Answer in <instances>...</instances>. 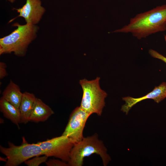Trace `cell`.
I'll use <instances>...</instances> for the list:
<instances>
[{"label": "cell", "mask_w": 166, "mask_h": 166, "mask_svg": "<svg viewBox=\"0 0 166 166\" xmlns=\"http://www.w3.org/2000/svg\"><path fill=\"white\" fill-rule=\"evenodd\" d=\"M0 110L4 117L10 120L19 128L21 117L18 108L2 97L0 100Z\"/></svg>", "instance_id": "4fadbf2b"}, {"label": "cell", "mask_w": 166, "mask_h": 166, "mask_svg": "<svg viewBox=\"0 0 166 166\" xmlns=\"http://www.w3.org/2000/svg\"><path fill=\"white\" fill-rule=\"evenodd\" d=\"M19 14L10 20L11 22L18 17L23 18L26 24L37 25L42 19L45 12V8L42 6L41 0H26L25 4L21 7L13 8Z\"/></svg>", "instance_id": "ba28073f"}, {"label": "cell", "mask_w": 166, "mask_h": 166, "mask_svg": "<svg viewBox=\"0 0 166 166\" xmlns=\"http://www.w3.org/2000/svg\"><path fill=\"white\" fill-rule=\"evenodd\" d=\"M100 79L97 77L92 80L84 79L79 81L83 91L80 107L91 115L96 113L99 116L102 114L105 105V99L107 96L100 87Z\"/></svg>", "instance_id": "277c9868"}, {"label": "cell", "mask_w": 166, "mask_h": 166, "mask_svg": "<svg viewBox=\"0 0 166 166\" xmlns=\"http://www.w3.org/2000/svg\"><path fill=\"white\" fill-rule=\"evenodd\" d=\"M23 93L19 86L11 80L3 91L2 97L19 108Z\"/></svg>", "instance_id": "7c38bea8"}, {"label": "cell", "mask_w": 166, "mask_h": 166, "mask_svg": "<svg viewBox=\"0 0 166 166\" xmlns=\"http://www.w3.org/2000/svg\"><path fill=\"white\" fill-rule=\"evenodd\" d=\"M21 145L17 146L9 142V147L0 146V151L6 157V166H17L34 157L45 155L37 143L29 144L24 137Z\"/></svg>", "instance_id": "5b68a950"}, {"label": "cell", "mask_w": 166, "mask_h": 166, "mask_svg": "<svg viewBox=\"0 0 166 166\" xmlns=\"http://www.w3.org/2000/svg\"><path fill=\"white\" fill-rule=\"evenodd\" d=\"M6 63L2 62H0V78L2 79L7 76Z\"/></svg>", "instance_id": "e0dca14e"}, {"label": "cell", "mask_w": 166, "mask_h": 166, "mask_svg": "<svg viewBox=\"0 0 166 166\" xmlns=\"http://www.w3.org/2000/svg\"><path fill=\"white\" fill-rule=\"evenodd\" d=\"M164 38H165V41L166 42V35L165 36Z\"/></svg>", "instance_id": "d6986e66"}, {"label": "cell", "mask_w": 166, "mask_h": 166, "mask_svg": "<svg viewBox=\"0 0 166 166\" xmlns=\"http://www.w3.org/2000/svg\"><path fill=\"white\" fill-rule=\"evenodd\" d=\"M48 157L45 155L42 156H36L32 159L26 160L24 162L28 166H38L42 163L45 162Z\"/></svg>", "instance_id": "5bb4252c"}, {"label": "cell", "mask_w": 166, "mask_h": 166, "mask_svg": "<svg viewBox=\"0 0 166 166\" xmlns=\"http://www.w3.org/2000/svg\"><path fill=\"white\" fill-rule=\"evenodd\" d=\"M8 2L12 3H14L16 1V0H6Z\"/></svg>", "instance_id": "ac0fdd59"}, {"label": "cell", "mask_w": 166, "mask_h": 166, "mask_svg": "<svg viewBox=\"0 0 166 166\" xmlns=\"http://www.w3.org/2000/svg\"><path fill=\"white\" fill-rule=\"evenodd\" d=\"M12 25L17 28L0 39V55L13 53L16 56L24 57L29 45L36 38L39 28L37 25L18 22Z\"/></svg>", "instance_id": "7a4b0ae2"}, {"label": "cell", "mask_w": 166, "mask_h": 166, "mask_svg": "<svg viewBox=\"0 0 166 166\" xmlns=\"http://www.w3.org/2000/svg\"><path fill=\"white\" fill-rule=\"evenodd\" d=\"M54 113L52 109L41 99L36 98L30 121L38 123L46 121Z\"/></svg>", "instance_id": "30bf717a"}, {"label": "cell", "mask_w": 166, "mask_h": 166, "mask_svg": "<svg viewBox=\"0 0 166 166\" xmlns=\"http://www.w3.org/2000/svg\"><path fill=\"white\" fill-rule=\"evenodd\" d=\"M67 162L62 160L56 159H50L45 162L46 164L48 166H69Z\"/></svg>", "instance_id": "9a60e30c"}, {"label": "cell", "mask_w": 166, "mask_h": 166, "mask_svg": "<svg viewBox=\"0 0 166 166\" xmlns=\"http://www.w3.org/2000/svg\"><path fill=\"white\" fill-rule=\"evenodd\" d=\"M91 114L80 106L76 107L71 113L62 135L70 138L74 144L84 138L83 132L86 121Z\"/></svg>", "instance_id": "52a82bcc"}, {"label": "cell", "mask_w": 166, "mask_h": 166, "mask_svg": "<svg viewBox=\"0 0 166 166\" xmlns=\"http://www.w3.org/2000/svg\"><path fill=\"white\" fill-rule=\"evenodd\" d=\"M149 52L152 57L160 59L166 63V57L153 50L150 49Z\"/></svg>", "instance_id": "2e32d148"}, {"label": "cell", "mask_w": 166, "mask_h": 166, "mask_svg": "<svg viewBox=\"0 0 166 166\" xmlns=\"http://www.w3.org/2000/svg\"><path fill=\"white\" fill-rule=\"evenodd\" d=\"M48 157L53 156L68 162L71 149L74 144L68 137L61 136L37 143Z\"/></svg>", "instance_id": "8992f818"}, {"label": "cell", "mask_w": 166, "mask_h": 166, "mask_svg": "<svg viewBox=\"0 0 166 166\" xmlns=\"http://www.w3.org/2000/svg\"><path fill=\"white\" fill-rule=\"evenodd\" d=\"M166 30V5H164L137 14L127 25L113 32L130 33L140 39Z\"/></svg>", "instance_id": "6da1fadb"}, {"label": "cell", "mask_w": 166, "mask_h": 166, "mask_svg": "<svg viewBox=\"0 0 166 166\" xmlns=\"http://www.w3.org/2000/svg\"><path fill=\"white\" fill-rule=\"evenodd\" d=\"M107 149L103 141L99 140L97 134L84 137L79 142L75 144L70 152L69 166H82L84 158L93 154L100 156L103 164L107 166L111 160L107 153Z\"/></svg>", "instance_id": "3957f363"}, {"label": "cell", "mask_w": 166, "mask_h": 166, "mask_svg": "<svg viewBox=\"0 0 166 166\" xmlns=\"http://www.w3.org/2000/svg\"><path fill=\"white\" fill-rule=\"evenodd\" d=\"M166 97V83L163 82L155 87L151 92L139 98L131 97H123L122 100L125 104L122 106L121 110L128 114L131 108L136 104L146 99H152L157 103H159Z\"/></svg>", "instance_id": "9c48e42d"}, {"label": "cell", "mask_w": 166, "mask_h": 166, "mask_svg": "<svg viewBox=\"0 0 166 166\" xmlns=\"http://www.w3.org/2000/svg\"><path fill=\"white\" fill-rule=\"evenodd\" d=\"M36 98L33 93L27 92L23 93L19 108L20 113L21 123L26 124L30 121Z\"/></svg>", "instance_id": "8fae6325"}]
</instances>
